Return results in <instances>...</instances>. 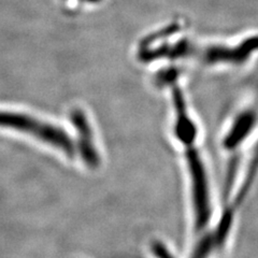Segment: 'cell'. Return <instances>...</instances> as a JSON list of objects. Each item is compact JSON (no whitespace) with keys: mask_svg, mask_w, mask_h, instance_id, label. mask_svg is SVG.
<instances>
[{"mask_svg":"<svg viewBox=\"0 0 258 258\" xmlns=\"http://www.w3.org/2000/svg\"><path fill=\"white\" fill-rule=\"evenodd\" d=\"M0 127L14 128L15 131L35 136L41 141L62 151L68 156H72L75 153L74 142L62 129L42 123L28 115L0 111Z\"/></svg>","mask_w":258,"mask_h":258,"instance_id":"obj_3","label":"cell"},{"mask_svg":"<svg viewBox=\"0 0 258 258\" xmlns=\"http://www.w3.org/2000/svg\"><path fill=\"white\" fill-rule=\"evenodd\" d=\"M72 124L79 136V151L84 163L90 168H97L100 164V157L93 141L92 128L86 115L79 109L71 113Z\"/></svg>","mask_w":258,"mask_h":258,"instance_id":"obj_4","label":"cell"},{"mask_svg":"<svg viewBox=\"0 0 258 258\" xmlns=\"http://www.w3.org/2000/svg\"><path fill=\"white\" fill-rule=\"evenodd\" d=\"M170 140L180 158L191 237L208 235L221 213L214 184L203 144V127L181 88L170 96Z\"/></svg>","mask_w":258,"mask_h":258,"instance_id":"obj_1","label":"cell"},{"mask_svg":"<svg viewBox=\"0 0 258 258\" xmlns=\"http://www.w3.org/2000/svg\"><path fill=\"white\" fill-rule=\"evenodd\" d=\"M219 142L229 158L220 216L236 221L258 177V100L230 113L222 126Z\"/></svg>","mask_w":258,"mask_h":258,"instance_id":"obj_2","label":"cell"},{"mask_svg":"<svg viewBox=\"0 0 258 258\" xmlns=\"http://www.w3.org/2000/svg\"><path fill=\"white\" fill-rule=\"evenodd\" d=\"M152 254L155 258H175L174 254L170 251V248L163 241L155 240L151 245Z\"/></svg>","mask_w":258,"mask_h":258,"instance_id":"obj_5","label":"cell"}]
</instances>
